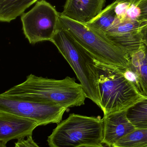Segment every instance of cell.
<instances>
[{
    "label": "cell",
    "instance_id": "obj_1",
    "mask_svg": "<svg viewBox=\"0 0 147 147\" xmlns=\"http://www.w3.org/2000/svg\"><path fill=\"white\" fill-rule=\"evenodd\" d=\"M24 100L51 104L68 109L85 103L86 97L80 84L67 77L49 79L31 74L21 84L3 92Z\"/></svg>",
    "mask_w": 147,
    "mask_h": 147
},
{
    "label": "cell",
    "instance_id": "obj_2",
    "mask_svg": "<svg viewBox=\"0 0 147 147\" xmlns=\"http://www.w3.org/2000/svg\"><path fill=\"white\" fill-rule=\"evenodd\" d=\"M97 71L100 95L99 108L104 115L126 110L143 98L124 70L101 63L94 59Z\"/></svg>",
    "mask_w": 147,
    "mask_h": 147
},
{
    "label": "cell",
    "instance_id": "obj_3",
    "mask_svg": "<svg viewBox=\"0 0 147 147\" xmlns=\"http://www.w3.org/2000/svg\"><path fill=\"white\" fill-rule=\"evenodd\" d=\"M59 26L96 60L122 70L127 68L129 57L103 33L86 24L65 17L59 13Z\"/></svg>",
    "mask_w": 147,
    "mask_h": 147
},
{
    "label": "cell",
    "instance_id": "obj_4",
    "mask_svg": "<svg viewBox=\"0 0 147 147\" xmlns=\"http://www.w3.org/2000/svg\"><path fill=\"white\" fill-rule=\"evenodd\" d=\"M51 42L73 70L86 98L99 107L97 71L94 58L60 27Z\"/></svg>",
    "mask_w": 147,
    "mask_h": 147
},
{
    "label": "cell",
    "instance_id": "obj_5",
    "mask_svg": "<svg viewBox=\"0 0 147 147\" xmlns=\"http://www.w3.org/2000/svg\"><path fill=\"white\" fill-rule=\"evenodd\" d=\"M102 136V118L73 113L58 124L47 142L50 147H78L101 145Z\"/></svg>",
    "mask_w": 147,
    "mask_h": 147
},
{
    "label": "cell",
    "instance_id": "obj_6",
    "mask_svg": "<svg viewBox=\"0 0 147 147\" xmlns=\"http://www.w3.org/2000/svg\"><path fill=\"white\" fill-rule=\"evenodd\" d=\"M59 13L51 3L40 0L27 13L22 15V30L29 43L51 41L60 28Z\"/></svg>",
    "mask_w": 147,
    "mask_h": 147
},
{
    "label": "cell",
    "instance_id": "obj_7",
    "mask_svg": "<svg viewBox=\"0 0 147 147\" xmlns=\"http://www.w3.org/2000/svg\"><path fill=\"white\" fill-rule=\"evenodd\" d=\"M67 109L55 105L24 100L0 94V113H9L33 120L39 126L58 124Z\"/></svg>",
    "mask_w": 147,
    "mask_h": 147
},
{
    "label": "cell",
    "instance_id": "obj_8",
    "mask_svg": "<svg viewBox=\"0 0 147 147\" xmlns=\"http://www.w3.org/2000/svg\"><path fill=\"white\" fill-rule=\"evenodd\" d=\"M37 122L13 114L0 113V141L7 142L32 136Z\"/></svg>",
    "mask_w": 147,
    "mask_h": 147
},
{
    "label": "cell",
    "instance_id": "obj_9",
    "mask_svg": "<svg viewBox=\"0 0 147 147\" xmlns=\"http://www.w3.org/2000/svg\"><path fill=\"white\" fill-rule=\"evenodd\" d=\"M102 120V143L109 147L136 128L127 117L126 110L104 115Z\"/></svg>",
    "mask_w": 147,
    "mask_h": 147
},
{
    "label": "cell",
    "instance_id": "obj_10",
    "mask_svg": "<svg viewBox=\"0 0 147 147\" xmlns=\"http://www.w3.org/2000/svg\"><path fill=\"white\" fill-rule=\"evenodd\" d=\"M106 0H66L62 15L86 24L100 13Z\"/></svg>",
    "mask_w": 147,
    "mask_h": 147
},
{
    "label": "cell",
    "instance_id": "obj_11",
    "mask_svg": "<svg viewBox=\"0 0 147 147\" xmlns=\"http://www.w3.org/2000/svg\"><path fill=\"white\" fill-rule=\"evenodd\" d=\"M129 64L123 72L134 84L141 95L147 98V48H141L129 57Z\"/></svg>",
    "mask_w": 147,
    "mask_h": 147
},
{
    "label": "cell",
    "instance_id": "obj_12",
    "mask_svg": "<svg viewBox=\"0 0 147 147\" xmlns=\"http://www.w3.org/2000/svg\"><path fill=\"white\" fill-rule=\"evenodd\" d=\"M39 0H0V22H9Z\"/></svg>",
    "mask_w": 147,
    "mask_h": 147
},
{
    "label": "cell",
    "instance_id": "obj_13",
    "mask_svg": "<svg viewBox=\"0 0 147 147\" xmlns=\"http://www.w3.org/2000/svg\"><path fill=\"white\" fill-rule=\"evenodd\" d=\"M118 3L115 1L103 9L96 18L85 24L104 33L118 20L115 10Z\"/></svg>",
    "mask_w": 147,
    "mask_h": 147
},
{
    "label": "cell",
    "instance_id": "obj_14",
    "mask_svg": "<svg viewBox=\"0 0 147 147\" xmlns=\"http://www.w3.org/2000/svg\"><path fill=\"white\" fill-rule=\"evenodd\" d=\"M126 114L136 128H147V98H142L127 109Z\"/></svg>",
    "mask_w": 147,
    "mask_h": 147
},
{
    "label": "cell",
    "instance_id": "obj_15",
    "mask_svg": "<svg viewBox=\"0 0 147 147\" xmlns=\"http://www.w3.org/2000/svg\"><path fill=\"white\" fill-rule=\"evenodd\" d=\"M146 24L147 22L132 20L127 17L122 20L118 19L104 34L106 36H109L140 31L142 27Z\"/></svg>",
    "mask_w": 147,
    "mask_h": 147
},
{
    "label": "cell",
    "instance_id": "obj_16",
    "mask_svg": "<svg viewBox=\"0 0 147 147\" xmlns=\"http://www.w3.org/2000/svg\"><path fill=\"white\" fill-rule=\"evenodd\" d=\"M112 147H147V128H136Z\"/></svg>",
    "mask_w": 147,
    "mask_h": 147
},
{
    "label": "cell",
    "instance_id": "obj_17",
    "mask_svg": "<svg viewBox=\"0 0 147 147\" xmlns=\"http://www.w3.org/2000/svg\"><path fill=\"white\" fill-rule=\"evenodd\" d=\"M14 147H40L34 141L32 136H28L26 139L23 138L18 140L16 142Z\"/></svg>",
    "mask_w": 147,
    "mask_h": 147
},
{
    "label": "cell",
    "instance_id": "obj_18",
    "mask_svg": "<svg viewBox=\"0 0 147 147\" xmlns=\"http://www.w3.org/2000/svg\"><path fill=\"white\" fill-rule=\"evenodd\" d=\"M131 4L126 3H119L116 7V12L117 15V17L120 20H122L126 18V15L127 9L130 7Z\"/></svg>",
    "mask_w": 147,
    "mask_h": 147
},
{
    "label": "cell",
    "instance_id": "obj_19",
    "mask_svg": "<svg viewBox=\"0 0 147 147\" xmlns=\"http://www.w3.org/2000/svg\"><path fill=\"white\" fill-rule=\"evenodd\" d=\"M136 6L140 11L138 20L147 22V0H143Z\"/></svg>",
    "mask_w": 147,
    "mask_h": 147
},
{
    "label": "cell",
    "instance_id": "obj_20",
    "mask_svg": "<svg viewBox=\"0 0 147 147\" xmlns=\"http://www.w3.org/2000/svg\"><path fill=\"white\" fill-rule=\"evenodd\" d=\"M140 14V11L139 8L136 5H131L127 11L126 17L138 20Z\"/></svg>",
    "mask_w": 147,
    "mask_h": 147
},
{
    "label": "cell",
    "instance_id": "obj_21",
    "mask_svg": "<svg viewBox=\"0 0 147 147\" xmlns=\"http://www.w3.org/2000/svg\"><path fill=\"white\" fill-rule=\"evenodd\" d=\"M142 42L147 48V24L142 27L140 30Z\"/></svg>",
    "mask_w": 147,
    "mask_h": 147
},
{
    "label": "cell",
    "instance_id": "obj_22",
    "mask_svg": "<svg viewBox=\"0 0 147 147\" xmlns=\"http://www.w3.org/2000/svg\"><path fill=\"white\" fill-rule=\"evenodd\" d=\"M143 0H116V1L119 3H126L131 5H136Z\"/></svg>",
    "mask_w": 147,
    "mask_h": 147
},
{
    "label": "cell",
    "instance_id": "obj_23",
    "mask_svg": "<svg viewBox=\"0 0 147 147\" xmlns=\"http://www.w3.org/2000/svg\"><path fill=\"white\" fill-rule=\"evenodd\" d=\"M78 147H105L101 145H86V146H82Z\"/></svg>",
    "mask_w": 147,
    "mask_h": 147
},
{
    "label": "cell",
    "instance_id": "obj_24",
    "mask_svg": "<svg viewBox=\"0 0 147 147\" xmlns=\"http://www.w3.org/2000/svg\"><path fill=\"white\" fill-rule=\"evenodd\" d=\"M7 143L3 142L0 141V147H7L6 146Z\"/></svg>",
    "mask_w": 147,
    "mask_h": 147
}]
</instances>
